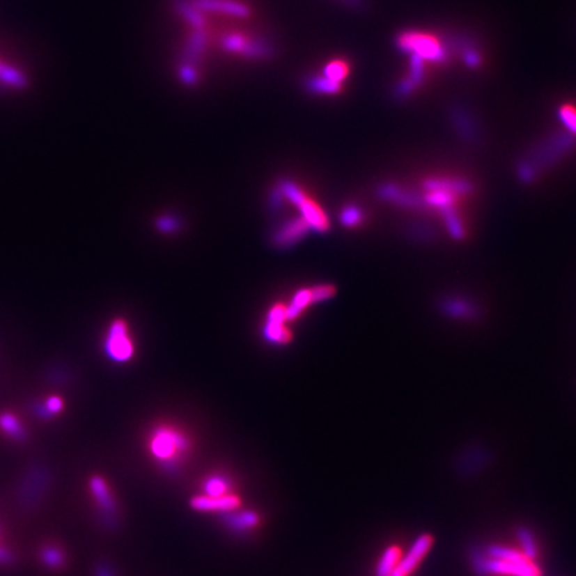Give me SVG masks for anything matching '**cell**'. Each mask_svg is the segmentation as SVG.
I'll use <instances>...</instances> for the list:
<instances>
[{"label":"cell","instance_id":"cell-1","mask_svg":"<svg viewBox=\"0 0 576 576\" xmlns=\"http://www.w3.org/2000/svg\"><path fill=\"white\" fill-rule=\"evenodd\" d=\"M479 575L540 576L542 571L534 559L511 547L491 545L485 552L472 558Z\"/></svg>","mask_w":576,"mask_h":576},{"label":"cell","instance_id":"cell-2","mask_svg":"<svg viewBox=\"0 0 576 576\" xmlns=\"http://www.w3.org/2000/svg\"><path fill=\"white\" fill-rule=\"evenodd\" d=\"M189 442L180 431L172 427H159L150 439V451L166 467L172 468L188 451Z\"/></svg>","mask_w":576,"mask_h":576},{"label":"cell","instance_id":"cell-3","mask_svg":"<svg viewBox=\"0 0 576 576\" xmlns=\"http://www.w3.org/2000/svg\"><path fill=\"white\" fill-rule=\"evenodd\" d=\"M281 192L299 208L300 217L310 224L311 230L319 233L327 231L328 219L325 211L318 203L307 196L304 191H302L293 182H284L281 185Z\"/></svg>","mask_w":576,"mask_h":576},{"label":"cell","instance_id":"cell-4","mask_svg":"<svg viewBox=\"0 0 576 576\" xmlns=\"http://www.w3.org/2000/svg\"><path fill=\"white\" fill-rule=\"evenodd\" d=\"M398 46L402 51L412 54L423 61L439 62L446 56V52L437 39L421 32H405L399 36Z\"/></svg>","mask_w":576,"mask_h":576},{"label":"cell","instance_id":"cell-5","mask_svg":"<svg viewBox=\"0 0 576 576\" xmlns=\"http://www.w3.org/2000/svg\"><path fill=\"white\" fill-rule=\"evenodd\" d=\"M106 352L109 359L118 363H125L134 357V343L125 320L116 319L109 326L106 338Z\"/></svg>","mask_w":576,"mask_h":576},{"label":"cell","instance_id":"cell-6","mask_svg":"<svg viewBox=\"0 0 576 576\" xmlns=\"http://www.w3.org/2000/svg\"><path fill=\"white\" fill-rule=\"evenodd\" d=\"M221 46L228 52L239 54L251 59H262L272 55V48L265 40L251 39L238 33L226 35L221 40Z\"/></svg>","mask_w":576,"mask_h":576},{"label":"cell","instance_id":"cell-7","mask_svg":"<svg viewBox=\"0 0 576 576\" xmlns=\"http://www.w3.org/2000/svg\"><path fill=\"white\" fill-rule=\"evenodd\" d=\"M434 545V538L430 534H421L418 539L408 548L405 555H402L396 568L391 576H410L424 561Z\"/></svg>","mask_w":576,"mask_h":576},{"label":"cell","instance_id":"cell-8","mask_svg":"<svg viewBox=\"0 0 576 576\" xmlns=\"http://www.w3.org/2000/svg\"><path fill=\"white\" fill-rule=\"evenodd\" d=\"M288 322L287 312L284 304H275L267 315L265 322V336L268 342L284 344L291 341V332L284 326Z\"/></svg>","mask_w":576,"mask_h":576},{"label":"cell","instance_id":"cell-9","mask_svg":"<svg viewBox=\"0 0 576 576\" xmlns=\"http://www.w3.org/2000/svg\"><path fill=\"white\" fill-rule=\"evenodd\" d=\"M191 507L196 511L203 513H233L240 506V499L231 494L221 497H208L201 495L191 499Z\"/></svg>","mask_w":576,"mask_h":576},{"label":"cell","instance_id":"cell-10","mask_svg":"<svg viewBox=\"0 0 576 576\" xmlns=\"http://www.w3.org/2000/svg\"><path fill=\"white\" fill-rule=\"evenodd\" d=\"M311 230L310 224L302 218L291 219L287 223H284L278 233L275 234V243L281 247H288L297 243L304 235Z\"/></svg>","mask_w":576,"mask_h":576},{"label":"cell","instance_id":"cell-11","mask_svg":"<svg viewBox=\"0 0 576 576\" xmlns=\"http://www.w3.org/2000/svg\"><path fill=\"white\" fill-rule=\"evenodd\" d=\"M199 11H215L227 15L246 17L249 15V8L235 0H191Z\"/></svg>","mask_w":576,"mask_h":576},{"label":"cell","instance_id":"cell-12","mask_svg":"<svg viewBox=\"0 0 576 576\" xmlns=\"http://www.w3.org/2000/svg\"><path fill=\"white\" fill-rule=\"evenodd\" d=\"M0 84L13 90H23L27 86V77L15 65L0 59Z\"/></svg>","mask_w":576,"mask_h":576},{"label":"cell","instance_id":"cell-13","mask_svg":"<svg viewBox=\"0 0 576 576\" xmlns=\"http://www.w3.org/2000/svg\"><path fill=\"white\" fill-rule=\"evenodd\" d=\"M91 490H93L95 499L98 500L99 507L104 511V514H115V501L111 497V492L106 482L102 478L96 476L91 481Z\"/></svg>","mask_w":576,"mask_h":576},{"label":"cell","instance_id":"cell-14","mask_svg":"<svg viewBox=\"0 0 576 576\" xmlns=\"http://www.w3.org/2000/svg\"><path fill=\"white\" fill-rule=\"evenodd\" d=\"M205 46V32L203 30H195L188 40L187 46L183 54V64L195 65L198 59L202 55L203 49Z\"/></svg>","mask_w":576,"mask_h":576},{"label":"cell","instance_id":"cell-15","mask_svg":"<svg viewBox=\"0 0 576 576\" xmlns=\"http://www.w3.org/2000/svg\"><path fill=\"white\" fill-rule=\"evenodd\" d=\"M402 551L399 547L396 545H391L389 548L384 550L383 555L380 556V559L377 561V567H376V576H391L394 573V570L396 568L398 563L402 558Z\"/></svg>","mask_w":576,"mask_h":576},{"label":"cell","instance_id":"cell-16","mask_svg":"<svg viewBox=\"0 0 576 576\" xmlns=\"http://www.w3.org/2000/svg\"><path fill=\"white\" fill-rule=\"evenodd\" d=\"M311 303H313V297H312L311 288H302L296 293L291 303L288 306H286V312H287V319L288 320H294L296 319L302 312L304 311Z\"/></svg>","mask_w":576,"mask_h":576},{"label":"cell","instance_id":"cell-17","mask_svg":"<svg viewBox=\"0 0 576 576\" xmlns=\"http://www.w3.org/2000/svg\"><path fill=\"white\" fill-rule=\"evenodd\" d=\"M176 11L186 19L195 30H202L204 26V17L201 11L188 0H175Z\"/></svg>","mask_w":576,"mask_h":576},{"label":"cell","instance_id":"cell-18","mask_svg":"<svg viewBox=\"0 0 576 576\" xmlns=\"http://www.w3.org/2000/svg\"><path fill=\"white\" fill-rule=\"evenodd\" d=\"M306 87L315 94H336L341 91V83L326 77H312L307 79Z\"/></svg>","mask_w":576,"mask_h":576},{"label":"cell","instance_id":"cell-19","mask_svg":"<svg viewBox=\"0 0 576 576\" xmlns=\"http://www.w3.org/2000/svg\"><path fill=\"white\" fill-rule=\"evenodd\" d=\"M226 522L235 531H246V529L255 527L259 523V517L255 513H242V514L228 513Z\"/></svg>","mask_w":576,"mask_h":576},{"label":"cell","instance_id":"cell-20","mask_svg":"<svg viewBox=\"0 0 576 576\" xmlns=\"http://www.w3.org/2000/svg\"><path fill=\"white\" fill-rule=\"evenodd\" d=\"M204 495L208 497H221V495H227L228 494V488H230V483L223 478V476H211L204 482Z\"/></svg>","mask_w":576,"mask_h":576},{"label":"cell","instance_id":"cell-21","mask_svg":"<svg viewBox=\"0 0 576 576\" xmlns=\"http://www.w3.org/2000/svg\"><path fill=\"white\" fill-rule=\"evenodd\" d=\"M517 536H519V542L522 545V552L524 555H527L531 559H535L536 555H538V548H536L534 535L529 532V529H520L517 532Z\"/></svg>","mask_w":576,"mask_h":576},{"label":"cell","instance_id":"cell-22","mask_svg":"<svg viewBox=\"0 0 576 576\" xmlns=\"http://www.w3.org/2000/svg\"><path fill=\"white\" fill-rule=\"evenodd\" d=\"M347 74L348 67L345 65V63L342 62L329 63L325 70V77L338 83H341V80L345 78Z\"/></svg>","mask_w":576,"mask_h":576},{"label":"cell","instance_id":"cell-23","mask_svg":"<svg viewBox=\"0 0 576 576\" xmlns=\"http://www.w3.org/2000/svg\"><path fill=\"white\" fill-rule=\"evenodd\" d=\"M559 118L564 125L571 131L576 134V109L573 106H563L559 109Z\"/></svg>","mask_w":576,"mask_h":576},{"label":"cell","instance_id":"cell-24","mask_svg":"<svg viewBox=\"0 0 576 576\" xmlns=\"http://www.w3.org/2000/svg\"><path fill=\"white\" fill-rule=\"evenodd\" d=\"M0 426L10 435L19 436L22 433L20 423L17 421L14 415H10V414H6V415L0 417Z\"/></svg>","mask_w":576,"mask_h":576},{"label":"cell","instance_id":"cell-25","mask_svg":"<svg viewBox=\"0 0 576 576\" xmlns=\"http://www.w3.org/2000/svg\"><path fill=\"white\" fill-rule=\"evenodd\" d=\"M311 290L313 302L325 300V299H328V297H331V296L334 295V287H331V286H326V284L312 287Z\"/></svg>","mask_w":576,"mask_h":576},{"label":"cell","instance_id":"cell-26","mask_svg":"<svg viewBox=\"0 0 576 576\" xmlns=\"http://www.w3.org/2000/svg\"><path fill=\"white\" fill-rule=\"evenodd\" d=\"M180 79L186 84H195L196 80H198V72H196L195 67L183 64L182 68H180Z\"/></svg>","mask_w":576,"mask_h":576},{"label":"cell","instance_id":"cell-27","mask_svg":"<svg viewBox=\"0 0 576 576\" xmlns=\"http://www.w3.org/2000/svg\"><path fill=\"white\" fill-rule=\"evenodd\" d=\"M359 219H360V214H359L358 210H355V208H348L343 212V223L347 224V226H352V224L358 223Z\"/></svg>","mask_w":576,"mask_h":576},{"label":"cell","instance_id":"cell-28","mask_svg":"<svg viewBox=\"0 0 576 576\" xmlns=\"http://www.w3.org/2000/svg\"><path fill=\"white\" fill-rule=\"evenodd\" d=\"M176 221L172 218H162L157 221V227L164 233H171L176 228Z\"/></svg>","mask_w":576,"mask_h":576},{"label":"cell","instance_id":"cell-29","mask_svg":"<svg viewBox=\"0 0 576 576\" xmlns=\"http://www.w3.org/2000/svg\"><path fill=\"white\" fill-rule=\"evenodd\" d=\"M63 407V402L61 398H58V396H52V398H49L47 400V408L51 411V412H59L61 410H62Z\"/></svg>","mask_w":576,"mask_h":576},{"label":"cell","instance_id":"cell-30","mask_svg":"<svg viewBox=\"0 0 576 576\" xmlns=\"http://www.w3.org/2000/svg\"><path fill=\"white\" fill-rule=\"evenodd\" d=\"M466 62L468 65H478L481 63V56L476 52H467L466 54Z\"/></svg>","mask_w":576,"mask_h":576},{"label":"cell","instance_id":"cell-31","mask_svg":"<svg viewBox=\"0 0 576 576\" xmlns=\"http://www.w3.org/2000/svg\"><path fill=\"white\" fill-rule=\"evenodd\" d=\"M343 1L347 3V4H350V6H354V7L361 4V0H343Z\"/></svg>","mask_w":576,"mask_h":576}]
</instances>
